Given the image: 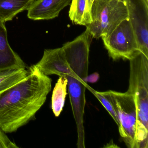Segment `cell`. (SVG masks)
Returning a JSON list of instances; mask_svg holds the SVG:
<instances>
[{
	"label": "cell",
	"instance_id": "obj_1",
	"mask_svg": "<svg viewBox=\"0 0 148 148\" xmlns=\"http://www.w3.org/2000/svg\"><path fill=\"white\" fill-rule=\"evenodd\" d=\"M28 75L0 91V129L5 133L16 132L35 116L51 90L52 79L35 65Z\"/></svg>",
	"mask_w": 148,
	"mask_h": 148
},
{
	"label": "cell",
	"instance_id": "obj_2",
	"mask_svg": "<svg viewBox=\"0 0 148 148\" xmlns=\"http://www.w3.org/2000/svg\"><path fill=\"white\" fill-rule=\"evenodd\" d=\"M86 28L81 35L62 47L70 66V71L65 77L67 79V89L77 125L78 148H85L84 118L87 84L85 79L88 75L89 52L92 39L90 30Z\"/></svg>",
	"mask_w": 148,
	"mask_h": 148
},
{
	"label": "cell",
	"instance_id": "obj_3",
	"mask_svg": "<svg viewBox=\"0 0 148 148\" xmlns=\"http://www.w3.org/2000/svg\"><path fill=\"white\" fill-rule=\"evenodd\" d=\"M130 61L128 92L135 99L138 116L139 148L148 147V58L142 52Z\"/></svg>",
	"mask_w": 148,
	"mask_h": 148
},
{
	"label": "cell",
	"instance_id": "obj_4",
	"mask_svg": "<svg viewBox=\"0 0 148 148\" xmlns=\"http://www.w3.org/2000/svg\"><path fill=\"white\" fill-rule=\"evenodd\" d=\"M110 102L118 118L119 134L129 148H138V116L135 99L130 92L113 90L101 92Z\"/></svg>",
	"mask_w": 148,
	"mask_h": 148
},
{
	"label": "cell",
	"instance_id": "obj_5",
	"mask_svg": "<svg viewBox=\"0 0 148 148\" xmlns=\"http://www.w3.org/2000/svg\"><path fill=\"white\" fill-rule=\"evenodd\" d=\"M92 22L86 26L92 37L98 39L110 32L128 18L123 0H94L91 8Z\"/></svg>",
	"mask_w": 148,
	"mask_h": 148
},
{
	"label": "cell",
	"instance_id": "obj_6",
	"mask_svg": "<svg viewBox=\"0 0 148 148\" xmlns=\"http://www.w3.org/2000/svg\"><path fill=\"white\" fill-rule=\"evenodd\" d=\"M101 38L109 56L113 60H130L141 52L128 18Z\"/></svg>",
	"mask_w": 148,
	"mask_h": 148
},
{
	"label": "cell",
	"instance_id": "obj_7",
	"mask_svg": "<svg viewBox=\"0 0 148 148\" xmlns=\"http://www.w3.org/2000/svg\"><path fill=\"white\" fill-rule=\"evenodd\" d=\"M140 51L148 58V1L124 0Z\"/></svg>",
	"mask_w": 148,
	"mask_h": 148
},
{
	"label": "cell",
	"instance_id": "obj_8",
	"mask_svg": "<svg viewBox=\"0 0 148 148\" xmlns=\"http://www.w3.org/2000/svg\"><path fill=\"white\" fill-rule=\"evenodd\" d=\"M35 66L47 76L55 74L59 77H65L70 71V66L62 47L45 49L42 58Z\"/></svg>",
	"mask_w": 148,
	"mask_h": 148
},
{
	"label": "cell",
	"instance_id": "obj_9",
	"mask_svg": "<svg viewBox=\"0 0 148 148\" xmlns=\"http://www.w3.org/2000/svg\"><path fill=\"white\" fill-rule=\"evenodd\" d=\"M72 0H37L27 11V17L32 20H48L57 18L60 12L71 4Z\"/></svg>",
	"mask_w": 148,
	"mask_h": 148
},
{
	"label": "cell",
	"instance_id": "obj_10",
	"mask_svg": "<svg viewBox=\"0 0 148 148\" xmlns=\"http://www.w3.org/2000/svg\"><path fill=\"white\" fill-rule=\"evenodd\" d=\"M16 68H27V66L10 47L5 23L0 21V71Z\"/></svg>",
	"mask_w": 148,
	"mask_h": 148
},
{
	"label": "cell",
	"instance_id": "obj_11",
	"mask_svg": "<svg viewBox=\"0 0 148 148\" xmlns=\"http://www.w3.org/2000/svg\"><path fill=\"white\" fill-rule=\"evenodd\" d=\"M35 0H0V21L12 20L18 14L28 10Z\"/></svg>",
	"mask_w": 148,
	"mask_h": 148
},
{
	"label": "cell",
	"instance_id": "obj_12",
	"mask_svg": "<svg viewBox=\"0 0 148 148\" xmlns=\"http://www.w3.org/2000/svg\"><path fill=\"white\" fill-rule=\"evenodd\" d=\"M69 17L75 25L86 26L92 22L91 15L87 11L86 0H72Z\"/></svg>",
	"mask_w": 148,
	"mask_h": 148
},
{
	"label": "cell",
	"instance_id": "obj_13",
	"mask_svg": "<svg viewBox=\"0 0 148 148\" xmlns=\"http://www.w3.org/2000/svg\"><path fill=\"white\" fill-rule=\"evenodd\" d=\"M67 79L60 77L53 91L51 107L56 117H58L63 110L67 95Z\"/></svg>",
	"mask_w": 148,
	"mask_h": 148
},
{
	"label": "cell",
	"instance_id": "obj_14",
	"mask_svg": "<svg viewBox=\"0 0 148 148\" xmlns=\"http://www.w3.org/2000/svg\"><path fill=\"white\" fill-rule=\"evenodd\" d=\"M29 72V67L11 68L0 71V91L25 77Z\"/></svg>",
	"mask_w": 148,
	"mask_h": 148
},
{
	"label": "cell",
	"instance_id": "obj_15",
	"mask_svg": "<svg viewBox=\"0 0 148 148\" xmlns=\"http://www.w3.org/2000/svg\"><path fill=\"white\" fill-rule=\"evenodd\" d=\"M86 88H87L98 99L99 102L103 106L106 110L108 112L111 116L112 117L113 120L116 123L117 125L118 126L119 124L118 118L113 106L110 101L102 94L101 92L95 90L94 89L88 86L87 85H86Z\"/></svg>",
	"mask_w": 148,
	"mask_h": 148
},
{
	"label": "cell",
	"instance_id": "obj_16",
	"mask_svg": "<svg viewBox=\"0 0 148 148\" xmlns=\"http://www.w3.org/2000/svg\"><path fill=\"white\" fill-rule=\"evenodd\" d=\"M18 146L12 142L5 132L0 129V148H18Z\"/></svg>",
	"mask_w": 148,
	"mask_h": 148
},
{
	"label": "cell",
	"instance_id": "obj_17",
	"mask_svg": "<svg viewBox=\"0 0 148 148\" xmlns=\"http://www.w3.org/2000/svg\"><path fill=\"white\" fill-rule=\"evenodd\" d=\"M99 75L97 72L94 73L90 75H87L85 79V82L86 83H89L93 84L97 82L99 79Z\"/></svg>",
	"mask_w": 148,
	"mask_h": 148
},
{
	"label": "cell",
	"instance_id": "obj_18",
	"mask_svg": "<svg viewBox=\"0 0 148 148\" xmlns=\"http://www.w3.org/2000/svg\"><path fill=\"white\" fill-rule=\"evenodd\" d=\"M93 1L94 0H86V8H87V11L90 14L91 8L92 5Z\"/></svg>",
	"mask_w": 148,
	"mask_h": 148
},
{
	"label": "cell",
	"instance_id": "obj_19",
	"mask_svg": "<svg viewBox=\"0 0 148 148\" xmlns=\"http://www.w3.org/2000/svg\"><path fill=\"white\" fill-rule=\"evenodd\" d=\"M147 1H148V0H147Z\"/></svg>",
	"mask_w": 148,
	"mask_h": 148
},
{
	"label": "cell",
	"instance_id": "obj_20",
	"mask_svg": "<svg viewBox=\"0 0 148 148\" xmlns=\"http://www.w3.org/2000/svg\"><path fill=\"white\" fill-rule=\"evenodd\" d=\"M123 1H124V0H123Z\"/></svg>",
	"mask_w": 148,
	"mask_h": 148
}]
</instances>
